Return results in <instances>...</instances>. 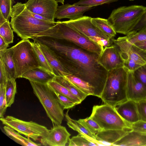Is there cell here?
I'll return each mask as SVG.
<instances>
[{
	"instance_id": "5b68a950",
	"label": "cell",
	"mask_w": 146,
	"mask_h": 146,
	"mask_svg": "<svg viewBox=\"0 0 146 146\" xmlns=\"http://www.w3.org/2000/svg\"><path fill=\"white\" fill-rule=\"evenodd\" d=\"M145 8L138 5L121 7L113 10L108 20L116 33L127 35L139 21Z\"/></svg>"
},
{
	"instance_id": "ffe728a7",
	"label": "cell",
	"mask_w": 146,
	"mask_h": 146,
	"mask_svg": "<svg viewBox=\"0 0 146 146\" xmlns=\"http://www.w3.org/2000/svg\"><path fill=\"white\" fill-rule=\"evenodd\" d=\"M130 131L126 129H103L96 134V140L102 146L112 145Z\"/></svg>"
},
{
	"instance_id": "b9f144b4",
	"label": "cell",
	"mask_w": 146,
	"mask_h": 146,
	"mask_svg": "<svg viewBox=\"0 0 146 146\" xmlns=\"http://www.w3.org/2000/svg\"><path fill=\"white\" fill-rule=\"evenodd\" d=\"M146 28V7L145 12L141 19L131 32H136Z\"/></svg>"
},
{
	"instance_id": "30bf717a",
	"label": "cell",
	"mask_w": 146,
	"mask_h": 146,
	"mask_svg": "<svg viewBox=\"0 0 146 146\" xmlns=\"http://www.w3.org/2000/svg\"><path fill=\"white\" fill-rule=\"evenodd\" d=\"M0 119L5 125L35 141L45 136L50 130L35 122L23 121L12 116H7L0 118Z\"/></svg>"
},
{
	"instance_id": "f6af8a7d",
	"label": "cell",
	"mask_w": 146,
	"mask_h": 146,
	"mask_svg": "<svg viewBox=\"0 0 146 146\" xmlns=\"http://www.w3.org/2000/svg\"><path fill=\"white\" fill-rule=\"evenodd\" d=\"M133 44L146 52V40L136 43Z\"/></svg>"
},
{
	"instance_id": "7c38bea8",
	"label": "cell",
	"mask_w": 146,
	"mask_h": 146,
	"mask_svg": "<svg viewBox=\"0 0 146 146\" xmlns=\"http://www.w3.org/2000/svg\"><path fill=\"white\" fill-rule=\"evenodd\" d=\"M27 9L32 13L40 15L54 22L55 15L58 6L54 0H28L25 3Z\"/></svg>"
},
{
	"instance_id": "836d02e7",
	"label": "cell",
	"mask_w": 146,
	"mask_h": 146,
	"mask_svg": "<svg viewBox=\"0 0 146 146\" xmlns=\"http://www.w3.org/2000/svg\"><path fill=\"white\" fill-rule=\"evenodd\" d=\"M78 121L95 135H96L98 132L103 130L98 123L90 117L84 119H80Z\"/></svg>"
},
{
	"instance_id": "c3c4849f",
	"label": "cell",
	"mask_w": 146,
	"mask_h": 146,
	"mask_svg": "<svg viewBox=\"0 0 146 146\" xmlns=\"http://www.w3.org/2000/svg\"><path fill=\"white\" fill-rule=\"evenodd\" d=\"M56 2L58 3H60L62 4L63 5L64 4V0H54Z\"/></svg>"
},
{
	"instance_id": "484cf974",
	"label": "cell",
	"mask_w": 146,
	"mask_h": 146,
	"mask_svg": "<svg viewBox=\"0 0 146 146\" xmlns=\"http://www.w3.org/2000/svg\"><path fill=\"white\" fill-rule=\"evenodd\" d=\"M92 23L102 32L108 36L110 38L115 36V32L108 19L100 17L92 18Z\"/></svg>"
},
{
	"instance_id": "2e32d148",
	"label": "cell",
	"mask_w": 146,
	"mask_h": 146,
	"mask_svg": "<svg viewBox=\"0 0 146 146\" xmlns=\"http://www.w3.org/2000/svg\"><path fill=\"white\" fill-rule=\"evenodd\" d=\"M92 8V7L69 4L58 6L55 15V19H61L68 18L75 20L83 16L84 13Z\"/></svg>"
},
{
	"instance_id": "d6a6232c",
	"label": "cell",
	"mask_w": 146,
	"mask_h": 146,
	"mask_svg": "<svg viewBox=\"0 0 146 146\" xmlns=\"http://www.w3.org/2000/svg\"><path fill=\"white\" fill-rule=\"evenodd\" d=\"M125 36L132 44L146 40V28L136 32H131Z\"/></svg>"
},
{
	"instance_id": "681fc988",
	"label": "cell",
	"mask_w": 146,
	"mask_h": 146,
	"mask_svg": "<svg viewBox=\"0 0 146 146\" xmlns=\"http://www.w3.org/2000/svg\"><path fill=\"white\" fill-rule=\"evenodd\" d=\"M130 0V1H133L134 0Z\"/></svg>"
},
{
	"instance_id": "603a6c76",
	"label": "cell",
	"mask_w": 146,
	"mask_h": 146,
	"mask_svg": "<svg viewBox=\"0 0 146 146\" xmlns=\"http://www.w3.org/2000/svg\"><path fill=\"white\" fill-rule=\"evenodd\" d=\"M68 110L65 115V118L68 127L74 131L78 132L79 133L83 135L88 137L96 143L99 146V143L96 140V135L91 133L78 121L71 119L68 114Z\"/></svg>"
},
{
	"instance_id": "bcb514c9",
	"label": "cell",
	"mask_w": 146,
	"mask_h": 146,
	"mask_svg": "<svg viewBox=\"0 0 146 146\" xmlns=\"http://www.w3.org/2000/svg\"><path fill=\"white\" fill-rule=\"evenodd\" d=\"M31 13V14L35 18L40 20L49 21L48 19L43 17L37 14Z\"/></svg>"
},
{
	"instance_id": "9c48e42d",
	"label": "cell",
	"mask_w": 146,
	"mask_h": 146,
	"mask_svg": "<svg viewBox=\"0 0 146 146\" xmlns=\"http://www.w3.org/2000/svg\"><path fill=\"white\" fill-rule=\"evenodd\" d=\"M92 17L83 16L75 20H70L64 22L79 33L96 43L103 49L113 44L112 38H111L92 23Z\"/></svg>"
},
{
	"instance_id": "e0dca14e",
	"label": "cell",
	"mask_w": 146,
	"mask_h": 146,
	"mask_svg": "<svg viewBox=\"0 0 146 146\" xmlns=\"http://www.w3.org/2000/svg\"><path fill=\"white\" fill-rule=\"evenodd\" d=\"M36 42L44 55L52 70L54 74L56 76H65L72 74L64 66L53 50L44 44Z\"/></svg>"
},
{
	"instance_id": "d4e9b609",
	"label": "cell",
	"mask_w": 146,
	"mask_h": 146,
	"mask_svg": "<svg viewBox=\"0 0 146 146\" xmlns=\"http://www.w3.org/2000/svg\"><path fill=\"white\" fill-rule=\"evenodd\" d=\"M61 84L78 98L82 102L88 96L80 90L64 76H55L52 80Z\"/></svg>"
},
{
	"instance_id": "52a82bcc",
	"label": "cell",
	"mask_w": 146,
	"mask_h": 146,
	"mask_svg": "<svg viewBox=\"0 0 146 146\" xmlns=\"http://www.w3.org/2000/svg\"><path fill=\"white\" fill-rule=\"evenodd\" d=\"M16 78H21L26 72L39 67L32 42L23 39L12 47Z\"/></svg>"
},
{
	"instance_id": "6da1fadb",
	"label": "cell",
	"mask_w": 146,
	"mask_h": 146,
	"mask_svg": "<svg viewBox=\"0 0 146 146\" xmlns=\"http://www.w3.org/2000/svg\"><path fill=\"white\" fill-rule=\"evenodd\" d=\"M33 39L53 50L64 66L72 75L89 83L94 89V96L100 98L108 71L98 63L99 55L65 40L46 36Z\"/></svg>"
},
{
	"instance_id": "f546056e",
	"label": "cell",
	"mask_w": 146,
	"mask_h": 146,
	"mask_svg": "<svg viewBox=\"0 0 146 146\" xmlns=\"http://www.w3.org/2000/svg\"><path fill=\"white\" fill-rule=\"evenodd\" d=\"M32 43L38 62L39 67L54 74L52 69L39 47L37 42L34 41L33 42H32Z\"/></svg>"
},
{
	"instance_id": "4316f807",
	"label": "cell",
	"mask_w": 146,
	"mask_h": 146,
	"mask_svg": "<svg viewBox=\"0 0 146 146\" xmlns=\"http://www.w3.org/2000/svg\"><path fill=\"white\" fill-rule=\"evenodd\" d=\"M64 77L88 96H94V89L87 82L72 74Z\"/></svg>"
},
{
	"instance_id": "f35d334b",
	"label": "cell",
	"mask_w": 146,
	"mask_h": 146,
	"mask_svg": "<svg viewBox=\"0 0 146 146\" xmlns=\"http://www.w3.org/2000/svg\"><path fill=\"white\" fill-rule=\"evenodd\" d=\"M136 78L146 87V64L133 72Z\"/></svg>"
},
{
	"instance_id": "7402d4cb",
	"label": "cell",
	"mask_w": 146,
	"mask_h": 146,
	"mask_svg": "<svg viewBox=\"0 0 146 146\" xmlns=\"http://www.w3.org/2000/svg\"><path fill=\"white\" fill-rule=\"evenodd\" d=\"M0 60L3 65L7 80L12 79L16 80V70L12 47L0 51Z\"/></svg>"
},
{
	"instance_id": "3957f363",
	"label": "cell",
	"mask_w": 146,
	"mask_h": 146,
	"mask_svg": "<svg viewBox=\"0 0 146 146\" xmlns=\"http://www.w3.org/2000/svg\"><path fill=\"white\" fill-rule=\"evenodd\" d=\"M128 70L124 67L108 71L100 98L104 104L115 107L128 100L127 81Z\"/></svg>"
},
{
	"instance_id": "f1b7e54d",
	"label": "cell",
	"mask_w": 146,
	"mask_h": 146,
	"mask_svg": "<svg viewBox=\"0 0 146 146\" xmlns=\"http://www.w3.org/2000/svg\"><path fill=\"white\" fill-rule=\"evenodd\" d=\"M15 80L14 79L7 80L5 84V97L7 107H10L14 102L17 92Z\"/></svg>"
},
{
	"instance_id": "7a4b0ae2",
	"label": "cell",
	"mask_w": 146,
	"mask_h": 146,
	"mask_svg": "<svg viewBox=\"0 0 146 146\" xmlns=\"http://www.w3.org/2000/svg\"><path fill=\"white\" fill-rule=\"evenodd\" d=\"M11 25L13 31L22 39H33L36 35L55 25L56 22L37 19L26 8L25 4L17 2L13 6Z\"/></svg>"
},
{
	"instance_id": "cb8c5ba5",
	"label": "cell",
	"mask_w": 146,
	"mask_h": 146,
	"mask_svg": "<svg viewBox=\"0 0 146 146\" xmlns=\"http://www.w3.org/2000/svg\"><path fill=\"white\" fill-rule=\"evenodd\" d=\"M5 133L9 138L17 143L23 146H39L41 143L33 141L29 138L24 137L12 128L5 125L3 127Z\"/></svg>"
},
{
	"instance_id": "277c9868",
	"label": "cell",
	"mask_w": 146,
	"mask_h": 146,
	"mask_svg": "<svg viewBox=\"0 0 146 146\" xmlns=\"http://www.w3.org/2000/svg\"><path fill=\"white\" fill-rule=\"evenodd\" d=\"M40 36L65 40L99 55L104 49L100 45L79 33L64 21L56 22L55 25L36 35L34 38Z\"/></svg>"
},
{
	"instance_id": "ac0fdd59",
	"label": "cell",
	"mask_w": 146,
	"mask_h": 146,
	"mask_svg": "<svg viewBox=\"0 0 146 146\" xmlns=\"http://www.w3.org/2000/svg\"><path fill=\"white\" fill-rule=\"evenodd\" d=\"M115 108L121 117L131 125L140 120L137 102L134 101L128 100Z\"/></svg>"
},
{
	"instance_id": "5bb4252c",
	"label": "cell",
	"mask_w": 146,
	"mask_h": 146,
	"mask_svg": "<svg viewBox=\"0 0 146 146\" xmlns=\"http://www.w3.org/2000/svg\"><path fill=\"white\" fill-rule=\"evenodd\" d=\"M70 135L65 127L54 125L45 136L40 139V141L44 146H65L68 143Z\"/></svg>"
},
{
	"instance_id": "d590c367",
	"label": "cell",
	"mask_w": 146,
	"mask_h": 146,
	"mask_svg": "<svg viewBox=\"0 0 146 146\" xmlns=\"http://www.w3.org/2000/svg\"><path fill=\"white\" fill-rule=\"evenodd\" d=\"M118 0H80L73 4L75 5H83L92 7L104 4L117 1Z\"/></svg>"
},
{
	"instance_id": "83f0119b",
	"label": "cell",
	"mask_w": 146,
	"mask_h": 146,
	"mask_svg": "<svg viewBox=\"0 0 146 146\" xmlns=\"http://www.w3.org/2000/svg\"><path fill=\"white\" fill-rule=\"evenodd\" d=\"M47 84L54 92L67 97L75 102L77 104L81 103L82 101L78 98L73 94L67 89L59 83L52 80Z\"/></svg>"
},
{
	"instance_id": "7dc6e473",
	"label": "cell",
	"mask_w": 146,
	"mask_h": 146,
	"mask_svg": "<svg viewBox=\"0 0 146 146\" xmlns=\"http://www.w3.org/2000/svg\"><path fill=\"white\" fill-rule=\"evenodd\" d=\"M7 21L8 20H7L5 19L1 13L0 12V25H2Z\"/></svg>"
},
{
	"instance_id": "ab89813d",
	"label": "cell",
	"mask_w": 146,
	"mask_h": 146,
	"mask_svg": "<svg viewBox=\"0 0 146 146\" xmlns=\"http://www.w3.org/2000/svg\"><path fill=\"white\" fill-rule=\"evenodd\" d=\"M140 120L146 122V100L137 102Z\"/></svg>"
},
{
	"instance_id": "9a60e30c",
	"label": "cell",
	"mask_w": 146,
	"mask_h": 146,
	"mask_svg": "<svg viewBox=\"0 0 146 146\" xmlns=\"http://www.w3.org/2000/svg\"><path fill=\"white\" fill-rule=\"evenodd\" d=\"M127 95L128 100L137 102L146 100V87L136 78L133 72L128 71Z\"/></svg>"
},
{
	"instance_id": "7bdbcfd3",
	"label": "cell",
	"mask_w": 146,
	"mask_h": 146,
	"mask_svg": "<svg viewBox=\"0 0 146 146\" xmlns=\"http://www.w3.org/2000/svg\"><path fill=\"white\" fill-rule=\"evenodd\" d=\"M7 80V79L5 73L2 62L0 61V85H5Z\"/></svg>"
},
{
	"instance_id": "74e56055",
	"label": "cell",
	"mask_w": 146,
	"mask_h": 146,
	"mask_svg": "<svg viewBox=\"0 0 146 146\" xmlns=\"http://www.w3.org/2000/svg\"><path fill=\"white\" fill-rule=\"evenodd\" d=\"M58 101L64 110L72 108L77 105L76 103L67 97L54 92Z\"/></svg>"
},
{
	"instance_id": "8992f818",
	"label": "cell",
	"mask_w": 146,
	"mask_h": 146,
	"mask_svg": "<svg viewBox=\"0 0 146 146\" xmlns=\"http://www.w3.org/2000/svg\"><path fill=\"white\" fill-rule=\"evenodd\" d=\"M29 82L34 93L43 106L53 125H61L64 117V109L54 91L48 84Z\"/></svg>"
},
{
	"instance_id": "8fae6325",
	"label": "cell",
	"mask_w": 146,
	"mask_h": 146,
	"mask_svg": "<svg viewBox=\"0 0 146 146\" xmlns=\"http://www.w3.org/2000/svg\"><path fill=\"white\" fill-rule=\"evenodd\" d=\"M113 44L118 49L123 65L136 63L141 66L146 64V52L130 43L125 36L112 38Z\"/></svg>"
},
{
	"instance_id": "e575fe53",
	"label": "cell",
	"mask_w": 146,
	"mask_h": 146,
	"mask_svg": "<svg viewBox=\"0 0 146 146\" xmlns=\"http://www.w3.org/2000/svg\"><path fill=\"white\" fill-rule=\"evenodd\" d=\"M15 3L14 0H0V12L7 20L10 18L12 5Z\"/></svg>"
},
{
	"instance_id": "44dd1931",
	"label": "cell",
	"mask_w": 146,
	"mask_h": 146,
	"mask_svg": "<svg viewBox=\"0 0 146 146\" xmlns=\"http://www.w3.org/2000/svg\"><path fill=\"white\" fill-rule=\"evenodd\" d=\"M55 76L54 74L38 67L26 72L22 76L21 78H25L29 81L47 84L52 81Z\"/></svg>"
},
{
	"instance_id": "8d00e7d4",
	"label": "cell",
	"mask_w": 146,
	"mask_h": 146,
	"mask_svg": "<svg viewBox=\"0 0 146 146\" xmlns=\"http://www.w3.org/2000/svg\"><path fill=\"white\" fill-rule=\"evenodd\" d=\"M5 85H0V117H4L7 108Z\"/></svg>"
},
{
	"instance_id": "4fadbf2b",
	"label": "cell",
	"mask_w": 146,
	"mask_h": 146,
	"mask_svg": "<svg viewBox=\"0 0 146 146\" xmlns=\"http://www.w3.org/2000/svg\"><path fill=\"white\" fill-rule=\"evenodd\" d=\"M97 61L108 71L124 66L120 54L113 44L104 48L99 55Z\"/></svg>"
},
{
	"instance_id": "1f68e13d",
	"label": "cell",
	"mask_w": 146,
	"mask_h": 146,
	"mask_svg": "<svg viewBox=\"0 0 146 146\" xmlns=\"http://www.w3.org/2000/svg\"><path fill=\"white\" fill-rule=\"evenodd\" d=\"M11 23L8 20L0 25V36L8 44L13 42V30L11 29Z\"/></svg>"
},
{
	"instance_id": "ba28073f",
	"label": "cell",
	"mask_w": 146,
	"mask_h": 146,
	"mask_svg": "<svg viewBox=\"0 0 146 146\" xmlns=\"http://www.w3.org/2000/svg\"><path fill=\"white\" fill-rule=\"evenodd\" d=\"M90 117L104 130H132L131 125L121 117L115 107L107 104L94 106Z\"/></svg>"
},
{
	"instance_id": "d6986e66",
	"label": "cell",
	"mask_w": 146,
	"mask_h": 146,
	"mask_svg": "<svg viewBox=\"0 0 146 146\" xmlns=\"http://www.w3.org/2000/svg\"><path fill=\"white\" fill-rule=\"evenodd\" d=\"M113 146H146V133L131 130L118 141Z\"/></svg>"
},
{
	"instance_id": "ee69618b",
	"label": "cell",
	"mask_w": 146,
	"mask_h": 146,
	"mask_svg": "<svg viewBox=\"0 0 146 146\" xmlns=\"http://www.w3.org/2000/svg\"><path fill=\"white\" fill-rule=\"evenodd\" d=\"M9 44L6 43L1 36H0V51L6 50Z\"/></svg>"
},
{
	"instance_id": "4dcf8cb0",
	"label": "cell",
	"mask_w": 146,
	"mask_h": 146,
	"mask_svg": "<svg viewBox=\"0 0 146 146\" xmlns=\"http://www.w3.org/2000/svg\"><path fill=\"white\" fill-rule=\"evenodd\" d=\"M68 144L69 146H98L91 139L80 133L70 139Z\"/></svg>"
},
{
	"instance_id": "60d3db41",
	"label": "cell",
	"mask_w": 146,
	"mask_h": 146,
	"mask_svg": "<svg viewBox=\"0 0 146 146\" xmlns=\"http://www.w3.org/2000/svg\"><path fill=\"white\" fill-rule=\"evenodd\" d=\"M132 130L146 133V122L139 120L131 125Z\"/></svg>"
}]
</instances>
